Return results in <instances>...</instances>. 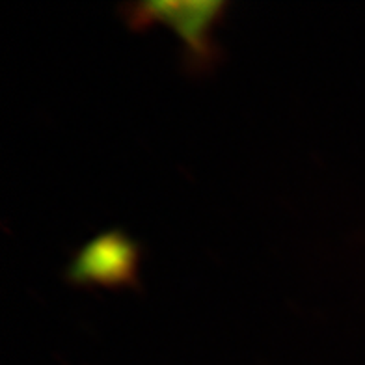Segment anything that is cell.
I'll return each instance as SVG.
<instances>
[{
    "instance_id": "6da1fadb",
    "label": "cell",
    "mask_w": 365,
    "mask_h": 365,
    "mask_svg": "<svg viewBox=\"0 0 365 365\" xmlns=\"http://www.w3.org/2000/svg\"><path fill=\"white\" fill-rule=\"evenodd\" d=\"M227 2L220 0H179L140 2L121 8L130 29L144 30L163 24L181 39L185 63L194 75L209 73L220 60L215 30L224 19Z\"/></svg>"
},
{
    "instance_id": "7a4b0ae2",
    "label": "cell",
    "mask_w": 365,
    "mask_h": 365,
    "mask_svg": "<svg viewBox=\"0 0 365 365\" xmlns=\"http://www.w3.org/2000/svg\"><path fill=\"white\" fill-rule=\"evenodd\" d=\"M138 245L123 231L112 230L93 237L73 255L66 278L82 287H125L136 284Z\"/></svg>"
}]
</instances>
